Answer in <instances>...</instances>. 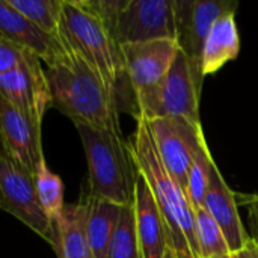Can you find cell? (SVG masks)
<instances>
[{
  "label": "cell",
  "instance_id": "obj_1",
  "mask_svg": "<svg viewBox=\"0 0 258 258\" xmlns=\"http://www.w3.org/2000/svg\"><path fill=\"white\" fill-rule=\"evenodd\" d=\"M51 107L67 115L74 125L121 130L116 94L77 54H70L45 71Z\"/></svg>",
  "mask_w": 258,
  "mask_h": 258
},
{
  "label": "cell",
  "instance_id": "obj_2",
  "mask_svg": "<svg viewBox=\"0 0 258 258\" xmlns=\"http://www.w3.org/2000/svg\"><path fill=\"white\" fill-rule=\"evenodd\" d=\"M128 144L136 171L145 178L165 219L169 249L190 252L198 258L194 231V210L183 187L165 168L145 119H136V130Z\"/></svg>",
  "mask_w": 258,
  "mask_h": 258
},
{
  "label": "cell",
  "instance_id": "obj_3",
  "mask_svg": "<svg viewBox=\"0 0 258 258\" xmlns=\"http://www.w3.org/2000/svg\"><path fill=\"white\" fill-rule=\"evenodd\" d=\"M60 39L103 79L121 103L122 83L127 82L121 45L85 0H63Z\"/></svg>",
  "mask_w": 258,
  "mask_h": 258
},
{
  "label": "cell",
  "instance_id": "obj_4",
  "mask_svg": "<svg viewBox=\"0 0 258 258\" xmlns=\"http://www.w3.org/2000/svg\"><path fill=\"white\" fill-rule=\"evenodd\" d=\"M76 128L88 162V194L119 206L133 204L138 171L130 144L121 130H104L85 124H76Z\"/></svg>",
  "mask_w": 258,
  "mask_h": 258
},
{
  "label": "cell",
  "instance_id": "obj_5",
  "mask_svg": "<svg viewBox=\"0 0 258 258\" xmlns=\"http://www.w3.org/2000/svg\"><path fill=\"white\" fill-rule=\"evenodd\" d=\"M203 79L201 63L180 50L166 76L153 89L133 100V116L147 121L177 116L201 122L200 98Z\"/></svg>",
  "mask_w": 258,
  "mask_h": 258
},
{
  "label": "cell",
  "instance_id": "obj_6",
  "mask_svg": "<svg viewBox=\"0 0 258 258\" xmlns=\"http://www.w3.org/2000/svg\"><path fill=\"white\" fill-rule=\"evenodd\" d=\"M0 210L17 218L54 249V225L41 207L35 178L8 154L0 157Z\"/></svg>",
  "mask_w": 258,
  "mask_h": 258
},
{
  "label": "cell",
  "instance_id": "obj_7",
  "mask_svg": "<svg viewBox=\"0 0 258 258\" xmlns=\"http://www.w3.org/2000/svg\"><path fill=\"white\" fill-rule=\"evenodd\" d=\"M147 124L165 168L186 190L190 163L206 139L201 122L174 116L151 119Z\"/></svg>",
  "mask_w": 258,
  "mask_h": 258
},
{
  "label": "cell",
  "instance_id": "obj_8",
  "mask_svg": "<svg viewBox=\"0 0 258 258\" xmlns=\"http://www.w3.org/2000/svg\"><path fill=\"white\" fill-rule=\"evenodd\" d=\"M112 35L119 45L175 39L174 0H124Z\"/></svg>",
  "mask_w": 258,
  "mask_h": 258
},
{
  "label": "cell",
  "instance_id": "obj_9",
  "mask_svg": "<svg viewBox=\"0 0 258 258\" xmlns=\"http://www.w3.org/2000/svg\"><path fill=\"white\" fill-rule=\"evenodd\" d=\"M236 9L237 2L233 0H174L175 41L180 50L201 63L210 29L222 15Z\"/></svg>",
  "mask_w": 258,
  "mask_h": 258
},
{
  "label": "cell",
  "instance_id": "obj_10",
  "mask_svg": "<svg viewBox=\"0 0 258 258\" xmlns=\"http://www.w3.org/2000/svg\"><path fill=\"white\" fill-rule=\"evenodd\" d=\"M127 86L133 100L153 89L169 71L180 47L175 39H156L148 42L121 45Z\"/></svg>",
  "mask_w": 258,
  "mask_h": 258
},
{
  "label": "cell",
  "instance_id": "obj_11",
  "mask_svg": "<svg viewBox=\"0 0 258 258\" xmlns=\"http://www.w3.org/2000/svg\"><path fill=\"white\" fill-rule=\"evenodd\" d=\"M41 59L30 54L15 70L0 76V97L15 109L42 124L51 97Z\"/></svg>",
  "mask_w": 258,
  "mask_h": 258
},
{
  "label": "cell",
  "instance_id": "obj_12",
  "mask_svg": "<svg viewBox=\"0 0 258 258\" xmlns=\"http://www.w3.org/2000/svg\"><path fill=\"white\" fill-rule=\"evenodd\" d=\"M0 139L6 154L35 177L44 159L41 122L24 115L0 97Z\"/></svg>",
  "mask_w": 258,
  "mask_h": 258
},
{
  "label": "cell",
  "instance_id": "obj_13",
  "mask_svg": "<svg viewBox=\"0 0 258 258\" xmlns=\"http://www.w3.org/2000/svg\"><path fill=\"white\" fill-rule=\"evenodd\" d=\"M0 38L33 53L47 67L56 65L70 54L62 39L39 29L6 0H0Z\"/></svg>",
  "mask_w": 258,
  "mask_h": 258
},
{
  "label": "cell",
  "instance_id": "obj_14",
  "mask_svg": "<svg viewBox=\"0 0 258 258\" xmlns=\"http://www.w3.org/2000/svg\"><path fill=\"white\" fill-rule=\"evenodd\" d=\"M135 222L138 242L142 258H166L169 252V240L165 219L159 206L150 192L145 178L138 172L135 184Z\"/></svg>",
  "mask_w": 258,
  "mask_h": 258
},
{
  "label": "cell",
  "instance_id": "obj_15",
  "mask_svg": "<svg viewBox=\"0 0 258 258\" xmlns=\"http://www.w3.org/2000/svg\"><path fill=\"white\" fill-rule=\"evenodd\" d=\"M203 207L222 230L230 252L237 254L245 251L251 237L248 236L245 225L242 224L236 194L228 187L218 166H215L213 169Z\"/></svg>",
  "mask_w": 258,
  "mask_h": 258
},
{
  "label": "cell",
  "instance_id": "obj_16",
  "mask_svg": "<svg viewBox=\"0 0 258 258\" xmlns=\"http://www.w3.org/2000/svg\"><path fill=\"white\" fill-rule=\"evenodd\" d=\"M240 51V35L236 23V12L222 15L210 29L201 54L203 76L215 74Z\"/></svg>",
  "mask_w": 258,
  "mask_h": 258
},
{
  "label": "cell",
  "instance_id": "obj_17",
  "mask_svg": "<svg viewBox=\"0 0 258 258\" xmlns=\"http://www.w3.org/2000/svg\"><path fill=\"white\" fill-rule=\"evenodd\" d=\"M57 258H94L86 231V204H65L60 218L54 224Z\"/></svg>",
  "mask_w": 258,
  "mask_h": 258
},
{
  "label": "cell",
  "instance_id": "obj_18",
  "mask_svg": "<svg viewBox=\"0 0 258 258\" xmlns=\"http://www.w3.org/2000/svg\"><path fill=\"white\" fill-rule=\"evenodd\" d=\"M83 200L86 204V231L92 257L107 258L122 206L89 194Z\"/></svg>",
  "mask_w": 258,
  "mask_h": 258
},
{
  "label": "cell",
  "instance_id": "obj_19",
  "mask_svg": "<svg viewBox=\"0 0 258 258\" xmlns=\"http://www.w3.org/2000/svg\"><path fill=\"white\" fill-rule=\"evenodd\" d=\"M194 231L198 246V258L231 255L222 230L204 207L194 209Z\"/></svg>",
  "mask_w": 258,
  "mask_h": 258
},
{
  "label": "cell",
  "instance_id": "obj_20",
  "mask_svg": "<svg viewBox=\"0 0 258 258\" xmlns=\"http://www.w3.org/2000/svg\"><path fill=\"white\" fill-rule=\"evenodd\" d=\"M35 187L38 194V200L47 218L54 225L60 218L65 203H63V181L59 175L50 171L45 159L38 163L35 172Z\"/></svg>",
  "mask_w": 258,
  "mask_h": 258
},
{
  "label": "cell",
  "instance_id": "obj_21",
  "mask_svg": "<svg viewBox=\"0 0 258 258\" xmlns=\"http://www.w3.org/2000/svg\"><path fill=\"white\" fill-rule=\"evenodd\" d=\"M215 166H216V163L213 160V156L210 153L207 141L204 139L201 142L200 150L195 153L192 163H190L186 190H184L192 210L203 207V203H204V198H206Z\"/></svg>",
  "mask_w": 258,
  "mask_h": 258
},
{
  "label": "cell",
  "instance_id": "obj_22",
  "mask_svg": "<svg viewBox=\"0 0 258 258\" xmlns=\"http://www.w3.org/2000/svg\"><path fill=\"white\" fill-rule=\"evenodd\" d=\"M15 11L44 32L60 39L63 0H6Z\"/></svg>",
  "mask_w": 258,
  "mask_h": 258
},
{
  "label": "cell",
  "instance_id": "obj_23",
  "mask_svg": "<svg viewBox=\"0 0 258 258\" xmlns=\"http://www.w3.org/2000/svg\"><path fill=\"white\" fill-rule=\"evenodd\" d=\"M107 258H142L138 242L133 204L122 206Z\"/></svg>",
  "mask_w": 258,
  "mask_h": 258
},
{
  "label": "cell",
  "instance_id": "obj_24",
  "mask_svg": "<svg viewBox=\"0 0 258 258\" xmlns=\"http://www.w3.org/2000/svg\"><path fill=\"white\" fill-rule=\"evenodd\" d=\"M30 54H33V53L15 45L11 41H6V39L0 38V76L15 70Z\"/></svg>",
  "mask_w": 258,
  "mask_h": 258
},
{
  "label": "cell",
  "instance_id": "obj_25",
  "mask_svg": "<svg viewBox=\"0 0 258 258\" xmlns=\"http://www.w3.org/2000/svg\"><path fill=\"white\" fill-rule=\"evenodd\" d=\"M236 197H239L240 198V203L248 207L249 222H251V225H252V228L255 231V237H252V239L258 240V195L257 194H252V195L239 194Z\"/></svg>",
  "mask_w": 258,
  "mask_h": 258
},
{
  "label": "cell",
  "instance_id": "obj_26",
  "mask_svg": "<svg viewBox=\"0 0 258 258\" xmlns=\"http://www.w3.org/2000/svg\"><path fill=\"white\" fill-rule=\"evenodd\" d=\"M166 258H195L190 252H180V251H174V249H169L168 252V257Z\"/></svg>",
  "mask_w": 258,
  "mask_h": 258
},
{
  "label": "cell",
  "instance_id": "obj_27",
  "mask_svg": "<svg viewBox=\"0 0 258 258\" xmlns=\"http://www.w3.org/2000/svg\"><path fill=\"white\" fill-rule=\"evenodd\" d=\"M237 254H239V258H258L257 254H255L249 246H246V249H245V251L237 252Z\"/></svg>",
  "mask_w": 258,
  "mask_h": 258
},
{
  "label": "cell",
  "instance_id": "obj_28",
  "mask_svg": "<svg viewBox=\"0 0 258 258\" xmlns=\"http://www.w3.org/2000/svg\"><path fill=\"white\" fill-rule=\"evenodd\" d=\"M248 246H249V248L257 254V257H258V240H255V239H252V237H251V240H249Z\"/></svg>",
  "mask_w": 258,
  "mask_h": 258
},
{
  "label": "cell",
  "instance_id": "obj_29",
  "mask_svg": "<svg viewBox=\"0 0 258 258\" xmlns=\"http://www.w3.org/2000/svg\"><path fill=\"white\" fill-rule=\"evenodd\" d=\"M5 154H6V151H5L3 144H2V139H0V157H2V156H5Z\"/></svg>",
  "mask_w": 258,
  "mask_h": 258
},
{
  "label": "cell",
  "instance_id": "obj_30",
  "mask_svg": "<svg viewBox=\"0 0 258 258\" xmlns=\"http://www.w3.org/2000/svg\"><path fill=\"white\" fill-rule=\"evenodd\" d=\"M219 258H230V255H227V257H219Z\"/></svg>",
  "mask_w": 258,
  "mask_h": 258
}]
</instances>
